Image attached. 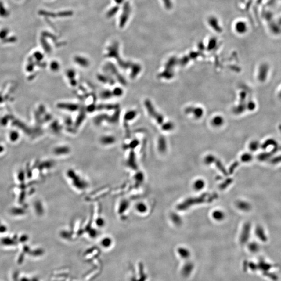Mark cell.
Masks as SVG:
<instances>
[{
  "mask_svg": "<svg viewBox=\"0 0 281 281\" xmlns=\"http://www.w3.org/2000/svg\"><path fill=\"white\" fill-rule=\"evenodd\" d=\"M208 196L207 194H203L200 197H194V198H190L187 199L185 200L184 202H182V203L180 204V205H178V209L180 210V211H184L186 209H188L191 206L196 205L197 204L203 203L204 202H209V200L212 201L213 200V197L211 198L212 195H211L209 198H207V197Z\"/></svg>",
  "mask_w": 281,
  "mask_h": 281,
  "instance_id": "6da1fadb",
  "label": "cell"
},
{
  "mask_svg": "<svg viewBox=\"0 0 281 281\" xmlns=\"http://www.w3.org/2000/svg\"><path fill=\"white\" fill-rule=\"evenodd\" d=\"M251 230V225L250 223L246 222L243 226L240 233V240L242 243L247 242L250 236Z\"/></svg>",
  "mask_w": 281,
  "mask_h": 281,
  "instance_id": "7a4b0ae2",
  "label": "cell"
},
{
  "mask_svg": "<svg viewBox=\"0 0 281 281\" xmlns=\"http://www.w3.org/2000/svg\"><path fill=\"white\" fill-rule=\"evenodd\" d=\"M255 234L259 240L262 242H267L268 237L265 229L261 225H257L255 230Z\"/></svg>",
  "mask_w": 281,
  "mask_h": 281,
  "instance_id": "3957f363",
  "label": "cell"
},
{
  "mask_svg": "<svg viewBox=\"0 0 281 281\" xmlns=\"http://www.w3.org/2000/svg\"><path fill=\"white\" fill-rule=\"evenodd\" d=\"M236 206L239 210L244 212H248L251 209V204L247 201L244 200H238L236 203Z\"/></svg>",
  "mask_w": 281,
  "mask_h": 281,
  "instance_id": "277c9868",
  "label": "cell"
},
{
  "mask_svg": "<svg viewBox=\"0 0 281 281\" xmlns=\"http://www.w3.org/2000/svg\"><path fill=\"white\" fill-rule=\"evenodd\" d=\"M234 29L237 34H245L248 30L247 25L246 22L244 21H237L235 23Z\"/></svg>",
  "mask_w": 281,
  "mask_h": 281,
  "instance_id": "5b68a950",
  "label": "cell"
},
{
  "mask_svg": "<svg viewBox=\"0 0 281 281\" xmlns=\"http://www.w3.org/2000/svg\"><path fill=\"white\" fill-rule=\"evenodd\" d=\"M268 71L269 67L267 65H262L261 66H260L259 74V79L261 81H264L265 80L266 77L268 76Z\"/></svg>",
  "mask_w": 281,
  "mask_h": 281,
  "instance_id": "8992f818",
  "label": "cell"
},
{
  "mask_svg": "<svg viewBox=\"0 0 281 281\" xmlns=\"http://www.w3.org/2000/svg\"><path fill=\"white\" fill-rule=\"evenodd\" d=\"M208 23L209 24V26H210L214 30H215V31H218V32H220V31H221V27H218L216 25H219V26H220L219 23V21H218V20L216 18L214 17L209 18L208 20Z\"/></svg>",
  "mask_w": 281,
  "mask_h": 281,
  "instance_id": "52a82bcc",
  "label": "cell"
},
{
  "mask_svg": "<svg viewBox=\"0 0 281 281\" xmlns=\"http://www.w3.org/2000/svg\"><path fill=\"white\" fill-rule=\"evenodd\" d=\"M212 217L216 221H222L225 218V214L221 210H215L212 213Z\"/></svg>",
  "mask_w": 281,
  "mask_h": 281,
  "instance_id": "ba28073f",
  "label": "cell"
},
{
  "mask_svg": "<svg viewBox=\"0 0 281 281\" xmlns=\"http://www.w3.org/2000/svg\"><path fill=\"white\" fill-rule=\"evenodd\" d=\"M205 186V182L202 179H197L193 183V189L196 191H201Z\"/></svg>",
  "mask_w": 281,
  "mask_h": 281,
  "instance_id": "9c48e42d",
  "label": "cell"
},
{
  "mask_svg": "<svg viewBox=\"0 0 281 281\" xmlns=\"http://www.w3.org/2000/svg\"><path fill=\"white\" fill-rule=\"evenodd\" d=\"M272 153H262L257 156V159L260 161H265L268 160H270L271 158Z\"/></svg>",
  "mask_w": 281,
  "mask_h": 281,
  "instance_id": "30bf717a",
  "label": "cell"
},
{
  "mask_svg": "<svg viewBox=\"0 0 281 281\" xmlns=\"http://www.w3.org/2000/svg\"><path fill=\"white\" fill-rule=\"evenodd\" d=\"M253 159V156L250 153H246L243 154L240 157V160L243 163H248L251 162Z\"/></svg>",
  "mask_w": 281,
  "mask_h": 281,
  "instance_id": "8fae6325",
  "label": "cell"
},
{
  "mask_svg": "<svg viewBox=\"0 0 281 281\" xmlns=\"http://www.w3.org/2000/svg\"><path fill=\"white\" fill-rule=\"evenodd\" d=\"M171 219L174 223V224L177 225H179L182 223V219L180 216L177 214H172L171 215Z\"/></svg>",
  "mask_w": 281,
  "mask_h": 281,
  "instance_id": "7c38bea8",
  "label": "cell"
},
{
  "mask_svg": "<svg viewBox=\"0 0 281 281\" xmlns=\"http://www.w3.org/2000/svg\"><path fill=\"white\" fill-rule=\"evenodd\" d=\"M214 163H216V166L217 167V168L220 170V171L222 172V173L223 174H224V175H228V172L226 171L225 167L223 166V164H222V163H221L219 160L216 159Z\"/></svg>",
  "mask_w": 281,
  "mask_h": 281,
  "instance_id": "4fadbf2b",
  "label": "cell"
},
{
  "mask_svg": "<svg viewBox=\"0 0 281 281\" xmlns=\"http://www.w3.org/2000/svg\"><path fill=\"white\" fill-rule=\"evenodd\" d=\"M260 146V145L258 142L253 141L249 144V150L252 152H256L258 150Z\"/></svg>",
  "mask_w": 281,
  "mask_h": 281,
  "instance_id": "5bb4252c",
  "label": "cell"
},
{
  "mask_svg": "<svg viewBox=\"0 0 281 281\" xmlns=\"http://www.w3.org/2000/svg\"><path fill=\"white\" fill-rule=\"evenodd\" d=\"M216 158L213 155H208L205 158V163L207 164H210L212 163H214L215 161Z\"/></svg>",
  "mask_w": 281,
  "mask_h": 281,
  "instance_id": "9a60e30c",
  "label": "cell"
},
{
  "mask_svg": "<svg viewBox=\"0 0 281 281\" xmlns=\"http://www.w3.org/2000/svg\"><path fill=\"white\" fill-rule=\"evenodd\" d=\"M270 163L272 164H278L281 163V155L271 158Z\"/></svg>",
  "mask_w": 281,
  "mask_h": 281,
  "instance_id": "2e32d148",
  "label": "cell"
},
{
  "mask_svg": "<svg viewBox=\"0 0 281 281\" xmlns=\"http://www.w3.org/2000/svg\"><path fill=\"white\" fill-rule=\"evenodd\" d=\"M164 6L167 9H171L173 6L172 0H163Z\"/></svg>",
  "mask_w": 281,
  "mask_h": 281,
  "instance_id": "e0dca14e",
  "label": "cell"
},
{
  "mask_svg": "<svg viewBox=\"0 0 281 281\" xmlns=\"http://www.w3.org/2000/svg\"><path fill=\"white\" fill-rule=\"evenodd\" d=\"M232 182V180L231 179H228L226 180L225 181L223 182L222 183L220 186V188L221 189H225L228 186H229Z\"/></svg>",
  "mask_w": 281,
  "mask_h": 281,
  "instance_id": "ac0fdd59",
  "label": "cell"
},
{
  "mask_svg": "<svg viewBox=\"0 0 281 281\" xmlns=\"http://www.w3.org/2000/svg\"><path fill=\"white\" fill-rule=\"evenodd\" d=\"M249 249L253 251H258L259 249V245L256 243H251L249 245Z\"/></svg>",
  "mask_w": 281,
  "mask_h": 281,
  "instance_id": "d6986e66",
  "label": "cell"
},
{
  "mask_svg": "<svg viewBox=\"0 0 281 281\" xmlns=\"http://www.w3.org/2000/svg\"><path fill=\"white\" fill-rule=\"evenodd\" d=\"M137 209L140 212H144L146 211L147 207L144 204H139V205L137 206Z\"/></svg>",
  "mask_w": 281,
  "mask_h": 281,
  "instance_id": "ffe728a7",
  "label": "cell"
},
{
  "mask_svg": "<svg viewBox=\"0 0 281 281\" xmlns=\"http://www.w3.org/2000/svg\"><path fill=\"white\" fill-rule=\"evenodd\" d=\"M238 166H239V163L238 162H235V163H233V164H232L231 166L230 167V169H229V173L230 174H232V173H233L234 171V170H235V169L238 167Z\"/></svg>",
  "mask_w": 281,
  "mask_h": 281,
  "instance_id": "44dd1931",
  "label": "cell"
},
{
  "mask_svg": "<svg viewBox=\"0 0 281 281\" xmlns=\"http://www.w3.org/2000/svg\"><path fill=\"white\" fill-rule=\"evenodd\" d=\"M110 240H108H108H103V246L106 247H108L110 246Z\"/></svg>",
  "mask_w": 281,
  "mask_h": 281,
  "instance_id": "7402d4cb",
  "label": "cell"
},
{
  "mask_svg": "<svg viewBox=\"0 0 281 281\" xmlns=\"http://www.w3.org/2000/svg\"><path fill=\"white\" fill-rule=\"evenodd\" d=\"M222 120H221V118H219V117H217L215 119V120H214V124H216L217 125H219V124H222Z\"/></svg>",
  "mask_w": 281,
  "mask_h": 281,
  "instance_id": "603a6c76",
  "label": "cell"
},
{
  "mask_svg": "<svg viewBox=\"0 0 281 281\" xmlns=\"http://www.w3.org/2000/svg\"><path fill=\"white\" fill-rule=\"evenodd\" d=\"M279 95H280V97H281V92H280V93H279Z\"/></svg>",
  "mask_w": 281,
  "mask_h": 281,
  "instance_id": "cb8c5ba5",
  "label": "cell"
}]
</instances>
